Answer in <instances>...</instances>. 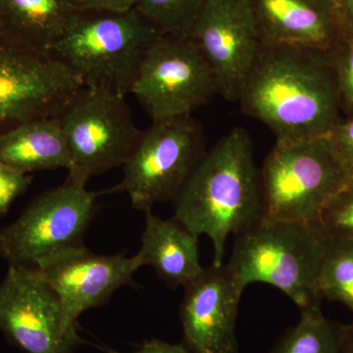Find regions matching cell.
Listing matches in <instances>:
<instances>
[{
    "label": "cell",
    "mask_w": 353,
    "mask_h": 353,
    "mask_svg": "<svg viewBox=\"0 0 353 353\" xmlns=\"http://www.w3.org/2000/svg\"><path fill=\"white\" fill-rule=\"evenodd\" d=\"M0 330L26 353H74L77 325L36 267L9 265L0 284Z\"/></svg>",
    "instance_id": "cell-11"
},
{
    "label": "cell",
    "mask_w": 353,
    "mask_h": 353,
    "mask_svg": "<svg viewBox=\"0 0 353 353\" xmlns=\"http://www.w3.org/2000/svg\"><path fill=\"white\" fill-rule=\"evenodd\" d=\"M83 87L80 77L50 50L0 30V132L57 117Z\"/></svg>",
    "instance_id": "cell-8"
},
{
    "label": "cell",
    "mask_w": 353,
    "mask_h": 353,
    "mask_svg": "<svg viewBox=\"0 0 353 353\" xmlns=\"http://www.w3.org/2000/svg\"><path fill=\"white\" fill-rule=\"evenodd\" d=\"M206 0H138L134 10L162 36L190 39Z\"/></svg>",
    "instance_id": "cell-21"
},
{
    "label": "cell",
    "mask_w": 353,
    "mask_h": 353,
    "mask_svg": "<svg viewBox=\"0 0 353 353\" xmlns=\"http://www.w3.org/2000/svg\"><path fill=\"white\" fill-rule=\"evenodd\" d=\"M76 11L71 0H0L2 30L46 50L63 34Z\"/></svg>",
    "instance_id": "cell-18"
},
{
    "label": "cell",
    "mask_w": 353,
    "mask_h": 353,
    "mask_svg": "<svg viewBox=\"0 0 353 353\" xmlns=\"http://www.w3.org/2000/svg\"><path fill=\"white\" fill-rule=\"evenodd\" d=\"M350 175L329 136L276 141L259 171L262 219L318 225Z\"/></svg>",
    "instance_id": "cell-5"
},
{
    "label": "cell",
    "mask_w": 353,
    "mask_h": 353,
    "mask_svg": "<svg viewBox=\"0 0 353 353\" xmlns=\"http://www.w3.org/2000/svg\"><path fill=\"white\" fill-rule=\"evenodd\" d=\"M190 39L212 69L217 94L238 101L261 48L250 0H206Z\"/></svg>",
    "instance_id": "cell-12"
},
{
    "label": "cell",
    "mask_w": 353,
    "mask_h": 353,
    "mask_svg": "<svg viewBox=\"0 0 353 353\" xmlns=\"http://www.w3.org/2000/svg\"><path fill=\"white\" fill-rule=\"evenodd\" d=\"M105 192H90L66 180L43 192L17 219L0 229V257L9 265L34 267L50 255L83 245L97 199Z\"/></svg>",
    "instance_id": "cell-10"
},
{
    "label": "cell",
    "mask_w": 353,
    "mask_h": 353,
    "mask_svg": "<svg viewBox=\"0 0 353 353\" xmlns=\"http://www.w3.org/2000/svg\"><path fill=\"white\" fill-rule=\"evenodd\" d=\"M79 10L123 13L132 10L138 0H71Z\"/></svg>",
    "instance_id": "cell-26"
},
{
    "label": "cell",
    "mask_w": 353,
    "mask_h": 353,
    "mask_svg": "<svg viewBox=\"0 0 353 353\" xmlns=\"http://www.w3.org/2000/svg\"><path fill=\"white\" fill-rule=\"evenodd\" d=\"M32 176L21 174L0 161V216L6 215L17 197L32 183Z\"/></svg>",
    "instance_id": "cell-24"
},
{
    "label": "cell",
    "mask_w": 353,
    "mask_h": 353,
    "mask_svg": "<svg viewBox=\"0 0 353 353\" xmlns=\"http://www.w3.org/2000/svg\"><path fill=\"white\" fill-rule=\"evenodd\" d=\"M316 290L321 299L345 304L353 313V240L326 236Z\"/></svg>",
    "instance_id": "cell-20"
},
{
    "label": "cell",
    "mask_w": 353,
    "mask_h": 353,
    "mask_svg": "<svg viewBox=\"0 0 353 353\" xmlns=\"http://www.w3.org/2000/svg\"><path fill=\"white\" fill-rule=\"evenodd\" d=\"M111 353H119L111 352ZM134 353H192L183 343H169L160 340H150L141 345Z\"/></svg>",
    "instance_id": "cell-27"
},
{
    "label": "cell",
    "mask_w": 353,
    "mask_h": 353,
    "mask_svg": "<svg viewBox=\"0 0 353 353\" xmlns=\"http://www.w3.org/2000/svg\"><path fill=\"white\" fill-rule=\"evenodd\" d=\"M325 241L318 225L261 218L236 236L226 266L243 292L254 283L271 285L303 310L320 303L316 280Z\"/></svg>",
    "instance_id": "cell-3"
},
{
    "label": "cell",
    "mask_w": 353,
    "mask_h": 353,
    "mask_svg": "<svg viewBox=\"0 0 353 353\" xmlns=\"http://www.w3.org/2000/svg\"><path fill=\"white\" fill-rule=\"evenodd\" d=\"M329 137L341 162L353 174V116L343 119Z\"/></svg>",
    "instance_id": "cell-25"
},
{
    "label": "cell",
    "mask_w": 353,
    "mask_h": 353,
    "mask_svg": "<svg viewBox=\"0 0 353 353\" xmlns=\"http://www.w3.org/2000/svg\"><path fill=\"white\" fill-rule=\"evenodd\" d=\"M130 94L153 122L192 115L217 94V83L192 39L159 34L146 48Z\"/></svg>",
    "instance_id": "cell-9"
},
{
    "label": "cell",
    "mask_w": 353,
    "mask_h": 353,
    "mask_svg": "<svg viewBox=\"0 0 353 353\" xmlns=\"http://www.w3.org/2000/svg\"><path fill=\"white\" fill-rule=\"evenodd\" d=\"M347 326L348 350L350 353H353V322L352 324L345 325Z\"/></svg>",
    "instance_id": "cell-29"
},
{
    "label": "cell",
    "mask_w": 353,
    "mask_h": 353,
    "mask_svg": "<svg viewBox=\"0 0 353 353\" xmlns=\"http://www.w3.org/2000/svg\"><path fill=\"white\" fill-rule=\"evenodd\" d=\"M318 226L328 238L353 240V174L328 202Z\"/></svg>",
    "instance_id": "cell-22"
},
{
    "label": "cell",
    "mask_w": 353,
    "mask_h": 353,
    "mask_svg": "<svg viewBox=\"0 0 353 353\" xmlns=\"http://www.w3.org/2000/svg\"><path fill=\"white\" fill-rule=\"evenodd\" d=\"M34 267L57 294L66 319L77 325L83 312L108 303L120 288L134 285V273L143 265L138 254L99 255L80 245L50 255Z\"/></svg>",
    "instance_id": "cell-13"
},
{
    "label": "cell",
    "mask_w": 353,
    "mask_h": 353,
    "mask_svg": "<svg viewBox=\"0 0 353 353\" xmlns=\"http://www.w3.org/2000/svg\"><path fill=\"white\" fill-rule=\"evenodd\" d=\"M0 161L25 175L68 169V146L58 116L28 121L0 132Z\"/></svg>",
    "instance_id": "cell-17"
},
{
    "label": "cell",
    "mask_w": 353,
    "mask_h": 353,
    "mask_svg": "<svg viewBox=\"0 0 353 353\" xmlns=\"http://www.w3.org/2000/svg\"><path fill=\"white\" fill-rule=\"evenodd\" d=\"M268 353H350L347 326L330 321L320 303L301 310V319Z\"/></svg>",
    "instance_id": "cell-19"
},
{
    "label": "cell",
    "mask_w": 353,
    "mask_h": 353,
    "mask_svg": "<svg viewBox=\"0 0 353 353\" xmlns=\"http://www.w3.org/2000/svg\"><path fill=\"white\" fill-rule=\"evenodd\" d=\"M331 54L341 112L345 118H350L353 116V34H345L331 50Z\"/></svg>",
    "instance_id": "cell-23"
},
{
    "label": "cell",
    "mask_w": 353,
    "mask_h": 353,
    "mask_svg": "<svg viewBox=\"0 0 353 353\" xmlns=\"http://www.w3.org/2000/svg\"><path fill=\"white\" fill-rule=\"evenodd\" d=\"M261 43L332 50L345 36L333 0H250Z\"/></svg>",
    "instance_id": "cell-15"
},
{
    "label": "cell",
    "mask_w": 353,
    "mask_h": 353,
    "mask_svg": "<svg viewBox=\"0 0 353 353\" xmlns=\"http://www.w3.org/2000/svg\"><path fill=\"white\" fill-rule=\"evenodd\" d=\"M243 294L226 265L204 269L185 287L180 306L183 345L192 353H240L236 319Z\"/></svg>",
    "instance_id": "cell-14"
},
{
    "label": "cell",
    "mask_w": 353,
    "mask_h": 353,
    "mask_svg": "<svg viewBox=\"0 0 353 353\" xmlns=\"http://www.w3.org/2000/svg\"><path fill=\"white\" fill-rule=\"evenodd\" d=\"M141 250V265L150 266L171 289L187 287L203 273L199 259V238L178 221L164 220L146 211Z\"/></svg>",
    "instance_id": "cell-16"
},
{
    "label": "cell",
    "mask_w": 353,
    "mask_h": 353,
    "mask_svg": "<svg viewBox=\"0 0 353 353\" xmlns=\"http://www.w3.org/2000/svg\"><path fill=\"white\" fill-rule=\"evenodd\" d=\"M159 34L134 10H79L50 52L80 77L83 87L126 97L143 53Z\"/></svg>",
    "instance_id": "cell-4"
},
{
    "label": "cell",
    "mask_w": 353,
    "mask_h": 353,
    "mask_svg": "<svg viewBox=\"0 0 353 353\" xmlns=\"http://www.w3.org/2000/svg\"><path fill=\"white\" fill-rule=\"evenodd\" d=\"M238 102L276 141L329 136L343 119L331 50L297 44L261 43Z\"/></svg>",
    "instance_id": "cell-1"
},
{
    "label": "cell",
    "mask_w": 353,
    "mask_h": 353,
    "mask_svg": "<svg viewBox=\"0 0 353 353\" xmlns=\"http://www.w3.org/2000/svg\"><path fill=\"white\" fill-rule=\"evenodd\" d=\"M345 34H353V0H333Z\"/></svg>",
    "instance_id": "cell-28"
},
{
    "label": "cell",
    "mask_w": 353,
    "mask_h": 353,
    "mask_svg": "<svg viewBox=\"0 0 353 353\" xmlns=\"http://www.w3.org/2000/svg\"><path fill=\"white\" fill-rule=\"evenodd\" d=\"M0 30H2V23H1V19H0Z\"/></svg>",
    "instance_id": "cell-30"
},
{
    "label": "cell",
    "mask_w": 353,
    "mask_h": 353,
    "mask_svg": "<svg viewBox=\"0 0 353 353\" xmlns=\"http://www.w3.org/2000/svg\"><path fill=\"white\" fill-rule=\"evenodd\" d=\"M205 152L203 130L192 115L153 121L123 165L122 182L111 190L126 192L138 210H152L175 201Z\"/></svg>",
    "instance_id": "cell-7"
},
{
    "label": "cell",
    "mask_w": 353,
    "mask_h": 353,
    "mask_svg": "<svg viewBox=\"0 0 353 353\" xmlns=\"http://www.w3.org/2000/svg\"><path fill=\"white\" fill-rule=\"evenodd\" d=\"M173 203L174 219L196 238L208 236L212 265H224L228 238L262 218L259 171L248 132L234 128L206 150Z\"/></svg>",
    "instance_id": "cell-2"
},
{
    "label": "cell",
    "mask_w": 353,
    "mask_h": 353,
    "mask_svg": "<svg viewBox=\"0 0 353 353\" xmlns=\"http://www.w3.org/2000/svg\"><path fill=\"white\" fill-rule=\"evenodd\" d=\"M58 118L68 146L67 181L83 185L126 163L143 132L126 97L101 88H81Z\"/></svg>",
    "instance_id": "cell-6"
}]
</instances>
